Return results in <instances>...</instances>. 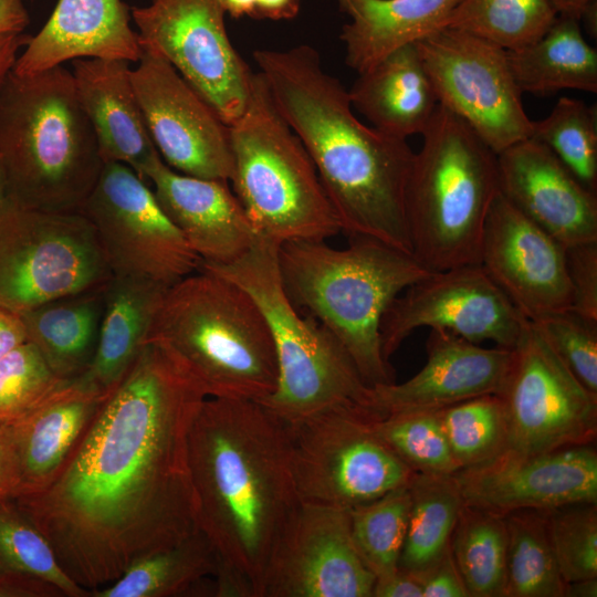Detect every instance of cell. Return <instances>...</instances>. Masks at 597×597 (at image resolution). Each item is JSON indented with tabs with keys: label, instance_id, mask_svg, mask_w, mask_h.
<instances>
[{
	"label": "cell",
	"instance_id": "obj_1",
	"mask_svg": "<svg viewBox=\"0 0 597 597\" xmlns=\"http://www.w3.org/2000/svg\"><path fill=\"white\" fill-rule=\"evenodd\" d=\"M207 397L170 349L144 342L51 482L13 499L77 585L105 587L199 528L188 440Z\"/></svg>",
	"mask_w": 597,
	"mask_h": 597
},
{
	"label": "cell",
	"instance_id": "obj_2",
	"mask_svg": "<svg viewBox=\"0 0 597 597\" xmlns=\"http://www.w3.org/2000/svg\"><path fill=\"white\" fill-rule=\"evenodd\" d=\"M188 459L198 527L218 558L214 596L262 597L271 552L301 505L285 423L256 400L207 397Z\"/></svg>",
	"mask_w": 597,
	"mask_h": 597
},
{
	"label": "cell",
	"instance_id": "obj_3",
	"mask_svg": "<svg viewBox=\"0 0 597 597\" xmlns=\"http://www.w3.org/2000/svg\"><path fill=\"white\" fill-rule=\"evenodd\" d=\"M274 103L313 160L342 231L412 255L406 188L415 153L407 139L363 124L348 91L310 45L253 52Z\"/></svg>",
	"mask_w": 597,
	"mask_h": 597
},
{
	"label": "cell",
	"instance_id": "obj_4",
	"mask_svg": "<svg viewBox=\"0 0 597 597\" xmlns=\"http://www.w3.org/2000/svg\"><path fill=\"white\" fill-rule=\"evenodd\" d=\"M277 266L292 304L332 333L368 386L395 381L381 352L383 316L402 291L432 271L413 255L362 235H352L344 249L325 241L284 242Z\"/></svg>",
	"mask_w": 597,
	"mask_h": 597
},
{
	"label": "cell",
	"instance_id": "obj_5",
	"mask_svg": "<svg viewBox=\"0 0 597 597\" xmlns=\"http://www.w3.org/2000/svg\"><path fill=\"white\" fill-rule=\"evenodd\" d=\"M0 161L21 207L80 211L104 163L71 70L9 74L0 83Z\"/></svg>",
	"mask_w": 597,
	"mask_h": 597
},
{
	"label": "cell",
	"instance_id": "obj_6",
	"mask_svg": "<svg viewBox=\"0 0 597 597\" xmlns=\"http://www.w3.org/2000/svg\"><path fill=\"white\" fill-rule=\"evenodd\" d=\"M146 341L170 349L208 397L261 401L276 387L274 344L258 304L201 266L166 290Z\"/></svg>",
	"mask_w": 597,
	"mask_h": 597
},
{
	"label": "cell",
	"instance_id": "obj_7",
	"mask_svg": "<svg viewBox=\"0 0 597 597\" xmlns=\"http://www.w3.org/2000/svg\"><path fill=\"white\" fill-rule=\"evenodd\" d=\"M421 135L406 188L412 255L432 272L479 264L498 155L440 104Z\"/></svg>",
	"mask_w": 597,
	"mask_h": 597
},
{
	"label": "cell",
	"instance_id": "obj_8",
	"mask_svg": "<svg viewBox=\"0 0 597 597\" xmlns=\"http://www.w3.org/2000/svg\"><path fill=\"white\" fill-rule=\"evenodd\" d=\"M279 247L258 239L230 264H200L247 291L266 320L276 355L277 383L274 391L259 402L286 425L342 406L383 413L373 388L342 344L313 316H301L287 297L279 273Z\"/></svg>",
	"mask_w": 597,
	"mask_h": 597
},
{
	"label": "cell",
	"instance_id": "obj_9",
	"mask_svg": "<svg viewBox=\"0 0 597 597\" xmlns=\"http://www.w3.org/2000/svg\"><path fill=\"white\" fill-rule=\"evenodd\" d=\"M229 136L233 191L259 239L281 245L325 241L342 231L313 160L259 71Z\"/></svg>",
	"mask_w": 597,
	"mask_h": 597
},
{
	"label": "cell",
	"instance_id": "obj_10",
	"mask_svg": "<svg viewBox=\"0 0 597 597\" xmlns=\"http://www.w3.org/2000/svg\"><path fill=\"white\" fill-rule=\"evenodd\" d=\"M380 412L334 407L286 425L302 503L352 509L407 485L415 472L378 437Z\"/></svg>",
	"mask_w": 597,
	"mask_h": 597
},
{
	"label": "cell",
	"instance_id": "obj_11",
	"mask_svg": "<svg viewBox=\"0 0 597 597\" xmlns=\"http://www.w3.org/2000/svg\"><path fill=\"white\" fill-rule=\"evenodd\" d=\"M111 277L96 231L82 212L12 201L0 216V307L21 314L104 287Z\"/></svg>",
	"mask_w": 597,
	"mask_h": 597
},
{
	"label": "cell",
	"instance_id": "obj_12",
	"mask_svg": "<svg viewBox=\"0 0 597 597\" xmlns=\"http://www.w3.org/2000/svg\"><path fill=\"white\" fill-rule=\"evenodd\" d=\"M80 212L93 224L112 275L169 287L200 268L153 190L124 164H104Z\"/></svg>",
	"mask_w": 597,
	"mask_h": 597
},
{
	"label": "cell",
	"instance_id": "obj_13",
	"mask_svg": "<svg viewBox=\"0 0 597 597\" xmlns=\"http://www.w3.org/2000/svg\"><path fill=\"white\" fill-rule=\"evenodd\" d=\"M416 45L439 104L465 122L496 155L531 137L533 121L525 113L506 50L451 28Z\"/></svg>",
	"mask_w": 597,
	"mask_h": 597
},
{
	"label": "cell",
	"instance_id": "obj_14",
	"mask_svg": "<svg viewBox=\"0 0 597 597\" xmlns=\"http://www.w3.org/2000/svg\"><path fill=\"white\" fill-rule=\"evenodd\" d=\"M499 396L511 452L532 455L596 439L597 395L580 384L530 321L513 348Z\"/></svg>",
	"mask_w": 597,
	"mask_h": 597
},
{
	"label": "cell",
	"instance_id": "obj_15",
	"mask_svg": "<svg viewBox=\"0 0 597 597\" xmlns=\"http://www.w3.org/2000/svg\"><path fill=\"white\" fill-rule=\"evenodd\" d=\"M221 0H151L130 8L142 48L165 57L229 126L244 111L253 72L232 45Z\"/></svg>",
	"mask_w": 597,
	"mask_h": 597
},
{
	"label": "cell",
	"instance_id": "obj_16",
	"mask_svg": "<svg viewBox=\"0 0 597 597\" xmlns=\"http://www.w3.org/2000/svg\"><path fill=\"white\" fill-rule=\"evenodd\" d=\"M528 320L480 264L431 272L408 286L389 305L380 324L387 362L420 327L444 329L469 342L491 341L514 348Z\"/></svg>",
	"mask_w": 597,
	"mask_h": 597
},
{
	"label": "cell",
	"instance_id": "obj_17",
	"mask_svg": "<svg viewBox=\"0 0 597 597\" xmlns=\"http://www.w3.org/2000/svg\"><path fill=\"white\" fill-rule=\"evenodd\" d=\"M132 81L161 159L178 172L231 181L229 126L161 55L143 48Z\"/></svg>",
	"mask_w": 597,
	"mask_h": 597
},
{
	"label": "cell",
	"instance_id": "obj_18",
	"mask_svg": "<svg viewBox=\"0 0 597 597\" xmlns=\"http://www.w3.org/2000/svg\"><path fill=\"white\" fill-rule=\"evenodd\" d=\"M375 582L353 542L349 509L301 502L271 552L262 597H373Z\"/></svg>",
	"mask_w": 597,
	"mask_h": 597
},
{
	"label": "cell",
	"instance_id": "obj_19",
	"mask_svg": "<svg viewBox=\"0 0 597 597\" xmlns=\"http://www.w3.org/2000/svg\"><path fill=\"white\" fill-rule=\"evenodd\" d=\"M453 476L464 505L500 514L597 503V452L590 444L522 455L504 450Z\"/></svg>",
	"mask_w": 597,
	"mask_h": 597
},
{
	"label": "cell",
	"instance_id": "obj_20",
	"mask_svg": "<svg viewBox=\"0 0 597 597\" xmlns=\"http://www.w3.org/2000/svg\"><path fill=\"white\" fill-rule=\"evenodd\" d=\"M479 264L528 321L572 308L566 247L500 191L485 220Z\"/></svg>",
	"mask_w": 597,
	"mask_h": 597
},
{
	"label": "cell",
	"instance_id": "obj_21",
	"mask_svg": "<svg viewBox=\"0 0 597 597\" xmlns=\"http://www.w3.org/2000/svg\"><path fill=\"white\" fill-rule=\"evenodd\" d=\"M500 193L565 247L597 241V195L528 137L498 154Z\"/></svg>",
	"mask_w": 597,
	"mask_h": 597
},
{
	"label": "cell",
	"instance_id": "obj_22",
	"mask_svg": "<svg viewBox=\"0 0 597 597\" xmlns=\"http://www.w3.org/2000/svg\"><path fill=\"white\" fill-rule=\"evenodd\" d=\"M427 363L408 380L371 387L377 408L388 413L438 410L484 395H499L513 348H485L444 329H430Z\"/></svg>",
	"mask_w": 597,
	"mask_h": 597
},
{
	"label": "cell",
	"instance_id": "obj_23",
	"mask_svg": "<svg viewBox=\"0 0 597 597\" xmlns=\"http://www.w3.org/2000/svg\"><path fill=\"white\" fill-rule=\"evenodd\" d=\"M144 180L153 184L163 211L202 262L230 264L259 239L229 181L175 171L160 156Z\"/></svg>",
	"mask_w": 597,
	"mask_h": 597
},
{
	"label": "cell",
	"instance_id": "obj_24",
	"mask_svg": "<svg viewBox=\"0 0 597 597\" xmlns=\"http://www.w3.org/2000/svg\"><path fill=\"white\" fill-rule=\"evenodd\" d=\"M130 19V8L122 0H59L12 72L32 75L77 59L137 63L143 48Z\"/></svg>",
	"mask_w": 597,
	"mask_h": 597
},
{
	"label": "cell",
	"instance_id": "obj_25",
	"mask_svg": "<svg viewBox=\"0 0 597 597\" xmlns=\"http://www.w3.org/2000/svg\"><path fill=\"white\" fill-rule=\"evenodd\" d=\"M71 72L103 163L124 164L144 179L160 155L135 93L129 62L77 59Z\"/></svg>",
	"mask_w": 597,
	"mask_h": 597
},
{
	"label": "cell",
	"instance_id": "obj_26",
	"mask_svg": "<svg viewBox=\"0 0 597 597\" xmlns=\"http://www.w3.org/2000/svg\"><path fill=\"white\" fill-rule=\"evenodd\" d=\"M348 96L373 127L401 139L421 134L439 105L416 43L358 73Z\"/></svg>",
	"mask_w": 597,
	"mask_h": 597
},
{
	"label": "cell",
	"instance_id": "obj_27",
	"mask_svg": "<svg viewBox=\"0 0 597 597\" xmlns=\"http://www.w3.org/2000/svg\"><path fill=\"white\" fill-rule=\"evenodd\" d=\"M168 287L112 275L104 287V308L94 356L75 377L85 388L108 395L134 363Z\"/></svg>",
	"mask_w": 597,
	"mask_h": 597
},
{
	"label": "cell",
	"instance_id": "obj_28",
	"mask_svg": "<svg viewBox=\"0 0 597 597\" xmlns=\"http://www.w3.org/2000/svg\"><path fill=\"white\" fill-rule=\"evenodd\" d=\"M350 18L341 40L346 64L362 73L395 50L446 28L461 0H336Z\"/></svg>",
	"mask_w": 597,
	"mask_h": 597
},
{
	"label": "cell",
	"instance_id": "obj_29",
	"mask_svg": "<svg viewBox=\"0 0 597 597\" xmlns=\"http://www.w3.org/2000/svg\"><path fill=\"white\" fill-rule=\"evenodd\" d=\"M106 397L73 378L36 410L10 425L22 472L18 496L35 493L51 482Z\"/></svg>",
	"mask_w": 597,
	"mask_h": 597
},
{
	"label": "cell",
	"instance_id": "obj_30",
	"mask_svg": "<svg viewBox=\"0 0 597 597\" xmlns=\"http://www.w3.org/2000/svg\"><path fill=\"white\" fill-rule=\"evenodd\" d=\"M104 287L63 296L20 314L27 341L62 379L82 375L94 356Z\"/></svg>",
	"mask_w": 597,
	"mask_h": 597
},
{
	"label": "cell",
	"instance_id": "obj_31",
	"mask_svg": "<svg viewBox=\"0 0 597 597\" xmlns=\"http://www.w3.org/2000/svg\"><path fill=\"white\" fill-rule=\"evenodd\" d=\"M522 93L548 95L561 90L597 93V51L584 38L579 19L558 14L536 41L506 50Z\"/></svg>",
	"mask_w": 597,
	"mask_h": 597
},
{
	"label": "cell",
	"instance_id": "obj_32",
	"mask_svg": "<svg viewBox=\"0 0 597 597\" xmlns=\"http://www.w3.org/2000/svg\"><path fill=\"white\" fill-rule=\"evenodd\" d=\"M13 499L0 501V597H87Z\"/></svg>",
	"mask_w": 597,
	"mask_h": 597
},
{
	"label": "cell",
	"instance_id": "obj_33",
	"mask_svg": "<svg viewBox=\"0 0 597 597\" xmlns=\"http://www.w3.org/2000/svg\"><path fill=\"white\" fill-rule=\"evenodd\" d=\"M408 488L410 511L398 568L421 582L450 548L464 502L453 474L415 472Z\"/></svg>",
	"mask_w": 597,
	"mask_h": 597
},
{
	"label": "cell",
	"instance_id": "obj_34",
	"mask_svg": "<svg viewBox=\"0 0 597 597\" xmlns=\"http://www.w3.org/2000/svg\"><path fill=\"white\" fill-rule=\"evenodd\" d=\"M217 554L198 528L178 544L134 562L112 585L93 597H175L184 596L207 576H214Z\"/></svg>",
	"mask_w": 597,
	"mask_h": 597
},
{
	"label": "cell",
	"instance_id": "obj_35",
	"mask_svg": "<svg viewBox=\"0 0 597 597\" xmlns=\"http://www.w3.org/2000/svg\"><path fill=\"white\" fill-rule=\"evenodd\" d=\"M506 547L503 514L463 505L450 551L470 597H504Z\"/></svg>",
	"mask_w": 597,
	"mask_h": 597
},
{
	"label": "cell",
	"instance_id": "obj_36",
	"mask_svg": "<svg viewBox=\"0 0 597 597\" xmlns=\"http://www.w3.org/2000/svg\"><path fill=\"white\" fill-rule=\"evenodd\" d=\"M507 532L504 597H565L544 511L503 514Z\"/></svg>",
	"mask_w": 597,
	"mask_h": 597
},
{
	"label": "cell",
	"instance_id": "obj_37",
	"mask_svg": "<svg viewBox=\"0 0 597 597\" xmlns=\"http://www.w3.org/2000/svg\"><path fill=\"white\" fill-rule=\"evenodd\" d=\"M557 15L551 0H461L446 28L515 50L538 40Z\"/></svg>",
	"mask_w": 597,
	"mask_h": 597
},
{
	"label": "cell",
	"instance_id": "obj_38",
	"mask_svg": "<svg viewBox=\"0 0 597 597\" xmlns=\"http://www.w3.org/2000/svg\"><path fill=\"white\" fill-rule=\"evenodd\" d=\"M531 138L545 145L588 189L597 192V111L584 101L562 96Z\"/></svg>",
	"mask_w": 597,
	"mask_h": 597
},
{
	"label": "cell",
	"instance_id": "obj_39",
	"mask_svg": "<svg viewBox=\"0 0 597 597\" xmlns=\"http://www.w3.org/2000/svg\"><path fill=\"white\" fill-rule=\"evenodd\" d=\"M408 484L349 509L353 542L376 578L398 568L410 511Z\"/></svg>",
	"mask_w": 597,
	"mask_h": 597
},
{
	"label": "cell",
	"instance_id": "obj_40",
	"mask_svg": "<svg viewBox=\"0 0 597 597\" xmlns=\"http://www.w3.org/2000/svg\"><path fill=\"white\" fill-rule=\"evenodd\" d=\"M459 470L493 459L507 447V419L499 395H484L438 409Z\"/></svg>",
	"mask_w": 597,
	"mask_h": 597
},
{
	"label": "cell",
	"instance_id": "obj_41",
	"mask_svg": "<svg viewBox=\"0 0 597 597\" xmlns=\"http://www.w3.org/2000/svg\"><path fill=\"white\" fill-rule=\"evenodd\" d=\"M378 437L413 472L450 475L459 470L438 410L388 413L374 422Z\"/></svg>",
	"mask_w": 597,
	"mask_h": 597
},
{
	"label": "cell",
	"instance_id": "obj_42",
	"mask_svg": "<svg viewBox=\"0 0 597 597\" xmlns=\"http://www.w3.org/2000/svg\"><path fill=\"white\" fill-rule=\"evenodd\" d=\"M72 379L57 377L29 342L0 360V425H13L36 410Z\"/></svg>",
	"mask_w": 597,
	"mask_h": 597
},
{
	"label": "cell",
	"instance_id": "obj_43",
	"mask_svg": "<svg viewBox=\"0 0 597 597\" xmlns=\"http://www.w3.org/2000/svg\"><path fill=\"white\" fill-rule=\"evenodd\" d=\"M544 512L565 583L597 577V503H575Z\"/></svg>",
	"mask_w": 597,
	"mask_h": 597
},
{
	"label": "cell",
	"instance_id": "obj_44",
	"mask_svg": "<svg viewBox=\"0 0 597 597\" xmlns=\"http://www.w3.org/2000/svg\"><path fill=\"white\" fill-rule=\"evenodd\" d=\"M530 322L580 384L597 395V321L565 310Z\"/></svg>",
	"mask_w": 597,
	"mask_h": 597
},
{
	"label": "cell",
	"instance_id": "obj_45",
	"mask_svg": "<svg viewBox=\"0 0 597 597\" xmlns=\"http://www.w3.org/2000/svg\"><path fill=\"white\" fill-rule=\"evenodd\" d=\"M574 312L597 321V241L566 247Z\"/></svg>",
	"mask_w": 597,
	"mask_h": 597
},
{
	"label": "cell",
	"instance_id": "obj_46",
	"mask_svg": "<svg viewBox=\"0 0 597 597\" xmlns=\"http://www.w3.org/2000/svg\"><path fill=\"white\" fill-rule=\"evenodd\" d=\"M422 597H468L450 548L421 580ZM470 597V596H469Z\"/></svg>",
	"mask_w": 597,
	"mask_h": 597
},
{
	"label": "cell",
	"instance_id": "obj_47",
	"mask_svg": "<svg viewBox=\"0 0 597 597\" xmlns=\"http://www.w3.org/2000/svg\"><path fill=\"white\" fill-rule=\"evenodd\" d=\"M21 489V464L12 430L0 425V501L15 499Z\"/></svg>",
	"mask_w": 597,
	"mask_h": 597
},
{
	"label": "cell",
	"instance_id": "obj_48",
	"mask_svg": "<svg viewBox=\"0 0 597 597\" xmlns=\"http://www.w3.org/2000/svg\"><path fill=\"white\" fill-rule=\"evenodd\" d=\"M373 597H422V584L415 576L397 568L387 576L376 578Z\"/></svg>",
	"mask_w": 597,
	"mask_h": 597
},
{
	"label": "cell",
	"instance_id": "obj_49",
	"mask_svg": "<svg viewBox=\"0 0 597 597\" xmlns=\"http://www.w3.org/2000/svg\"><path fill=\"white\" fill-rule=\"evenodd\" d=\"M27 342L20 314L0 307V360Z\"/></svg>",
	"mask_w": 597,
	"mask_h": 597
},
{
	"label": "cell",
	"instance_id": "obj_50",
	"mask_svg": "<svg viewBox=\"0 0 597 597\" xmlns=\"http://www.w3.org/2000/svg\"><path fill=\"white\" fill-rule=\"evenodd\" d=\"M29 23L23 0H0V34L22 33Z\"/></svg>",
	"mask_w": 597,
	"mask_h": 597
},
{
	"label": "cell",
	"instance_id": "obj_51",
	"mask_svg": "<svg viewBox=\"0 0 597 597\" xmlns=\"http://www.w3.org/2000/svg\"><path fill=\"white\" fill-rule=\"evenodd\" d=\"M30 36L23 32L0 34V83L12 71L19 51L28 44Z\"/></svg>",
	"mask_w": 597,
	"mask_h": 597
},
{
	"label": "cell",
	"instance_id": "obj_52",
	"mask_svg": "<svg viewBox=\"0 0 597 597\" xmlns=\"http://www.w3.org/2000/svg\"><path fill=\"white\" fill-rule=\"evenodd\" d=\"M300 0H256L255 19L287 20L297 15Z\"/></svg>",
	"mask_w": 597,
	"mask_h": 597
},
{
	"label": "cell",
	"instance_id": "obj_53",
	"mask_svg": "<svg viewBox=\"0 0 597 597\" xmlns=\"http://www.w3.org/2000/svg\"><path fill=\"white\" fill-rule=\"evenodd\" d=\"M597 577L585 578L566 584L565 597H596Z\"/></svg>",
	"mask_w": 597,
	"mask_h": 597
},
{
	"label": "cell",
	"instance_id": "obj_54",
	"mask_svg": "<svg viewBox=\"0 0 597 597\" xmlns=\"http://www.w3.org/2000/svg\"><path fill=\"white\" fill-rule=\"evenodd\" d=\"M256 0H221L226 13L232 18L249 15L254 18Z\"/></svg>",
	"mask_w": 597,
	"mask_h": 597
},
{
	"label": "cell",
	"instance_id": "obj_55",
	"mask_svg": "<svg viewBox=\"0 0 597 597\" xmlns=\"http://www.w3.org/2000/svg\"><path fill=\"white\" fill-rule=\"evenodd\" d=\"M590 0H551L558 14L579 19Z\"/></svg>",
	"mask_w": 597,
	"mask_h": 597
},
{
	"label": "cell",
	"instance_id": "obj_56",
	"mask_svg": "<svg viewBox=\"0 0 597 597\" xmlns=\"http://www.w3.org/2000/svg\"><path fill=\"white\" fill-rule=\"evenodd\" d=\"M12 201L7 174L0 161V216Z\"/></svg>",
	"mask_w": 597,
	"mask_h": 597
}]
</instances>
